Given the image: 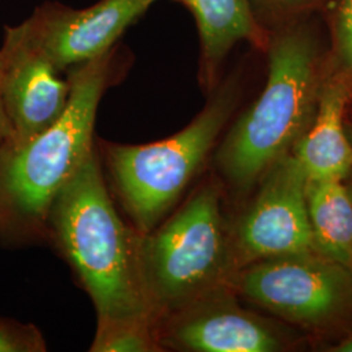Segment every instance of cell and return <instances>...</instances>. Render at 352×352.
<instances>
[{
  "label": "cell",
  "mask_w": 352,
  "mask_h": 352,
  "mask_svg": "<svg viewBox=\"0 0 352 352\" xmlns=\"http://www.w3.org/2000/svg\"><path fill=\"white\" fill-rule=\"evenodd\" d=\"M113 76L111 51L80 64L69 76L62 116L25 144L0 149V243L25 245L49 235L56 196L94 149L98 104Z\"/></svg>",
  "instance_id": "cell-1"
},
{
  "label": "cell",
  "mask_w": 352,
  "mask_h": 352,
  "mask_svg": "<svg viewBox=\"0 0 352 352\" xmlns=\"http://www.w3.org/2000/svg\"><path fill=\"white\" fill-rule=\"evenodd\" d=\"M49 235L75 269L98 322L155 324L141 274V232L118 213L96 148L52 204Z\"/></svg>",
  "instance_id": "cell-2"
},
{
  "label": "cell",
  "mask_w": 352,
  "mask_h": 352,
  "mask_svg": "<svg viewBox=\"0 0 352 352\" xmlns=\"http://www.w3.org/2000/svg\"><path fill=\"white\" fill-rule=\"evenodd\" d=\"M267 65L263 93L231 126L215 154L221 175L236 193L248 192L289 154L318 101V55L308 34L291 32L278 38Z\"/></svg>",
  "instance_id": "cell-3"
},
{
  "label": "cell",
  "mask_w": 352,
  "mask_h": 352,
  "mask_svg": "<svg viewBox=\"0 0 352 352\" xmlns=\"http://www.w3.org/2000/svg\"><path fill=\"white\" fill-rule=\"evenodd\" d=\"M140 263L155 324L217 291L231 289L236 266L217 182L201 184L175 213L140 235Z\"/></svg>",
  "instance_id": "cell-4"
},
{
  "label": "cell",
  "mask_w": 352,
  "mask_h": 352,
  "mask_svg": "<svg viewBox=\"0 0 352 352\" xmlns=\"http://www.w3.org/2000/svg\"><path fill=\"white\" fill-rule=\"evenodd\" d=\"M235 104V88L225 87L168 139L145 145L104 144L116 195L139 232H149L171 213L206 162Z\"/></svg>",
  "instance_id": "cell-5"
},
{
  "label": "cell",
  "mask_w": 352,
  "mask_h": 352,
  "mask_svg": "<svg viewBox=\"0 0 352 352\" xmlns=\"http://www.w3.org/2000/svg\"><path fill=\"white\" fill-rule=\"evenodd\" d=\"M231 289L304 329L330 330L352 322V267L318 252L247 265L232 278Z\"/></svg>",
  "instance_id": "cell-6"
},
{
  "label": "cell",
  "mask_w": 352,
  "mask_h": 352,
  "mask_svg": "<svg viewBox=\"0 0 352 352\" xmlns=\"http://www.w3.org/2000/svg\"><path fill=\"white\" fill-rule=\"evenodd\" d=\"M258 192L230 226L236 272L247 265L316 252L308 212L307 176L292 154L273 164Z\"/></svg>",
  "instance_id": "cell-7"
},
{
  "label": "cell",
  "mask_w": 352,
  "mask_h": 352,
  "mask_svg": "<svg viewBox=\"0 0 352 352\" xmlns=\"http://www.w3.org/2000/svg\"><path fill=\"white\" fill-rule=\"evenodd\" d=\"M1 97L19 146L50 128L64 113L71 84L41 49L28 21L6 26L0 47Z\"/></svg>",
  "instance_id": "cell-8"
},
{
  "label": "cell",
  "mask_w": 352,
  "mask_h": 352,
  "mask_svg": "<svg viewBox=\"0 0 352 352\" xmlns=\"http://www.w3.org/2000/svg\"><path fill=\"white\" fill-rule=\"evenodd\" d=\"M155 334L162 351L278 352L291 344L276 324L243 308L232 289L161 318Z\"/></svg>",
  "instance_id": "cell-9"
},
{
  "label": "cell",
  "mask_w": 352,
  "mask_h": 352,
  "mask_svg": "<svg viewBox=\"0 0 352 352\" xmlns=\"http://www.w3.org/2000/svg\"><path fill=\"white\" fill-rule=\"evenodd\" d=\"M157 0H101L85 10L56 4L38 8L26 21L59 71L97 59Z\"/></svg>",
  "instance_id": "cell-10"
},
{
  "label": "cell",
  "mask_w": 352,
  "mask_h": 352,
  "mask_svg": "<svg viewBox=\"0 0 352 352\" xmlns=\"http://www.w3.org/2000/svg\"><path fill=\"white\" fill-rule=\"evenodd\" d=\"M350 76L344 72L321 85L315 115L291 151L307 180H344L351 173L352 142L344 126Z\"/></svg>",
  "instance_id": "cell-11"
},
{
  "label": "cell",
  "mask_w": 352,
  "mask_h": 352,
  "mask_svg": "<svg viewBox=\"0 0 352 352\" xmlns=\"http://www.w3.org/2000/svg\"><path fill=\"white\" fill-rule=\"evenodd\" d=\"M307 212L315 251L352 267V192L343 180H307Z\"/></svg>",
  "instance_id": "cell-12"
},
{
  "label": "cell",
  "mask_w": 352,
  "mask_h": 352,
  "mask_svg": "<svg viewBox=\"0 0 352 352\" xmlns=\"http://www.w3.org/2000/svg\"><path fill=\"white\" fill-rule=\"evenodd\" d=\"M196 19L205 78L213 77L228 51L256 36L251 0H180Z\"/></svg>",
  "instance_id": "cell-13"
},
{
  "label": "cell",
  "mask_w": 352,
  "mask_h": 352,
  "mask_svg": "<svg viewBox=\"0 0 352 352\" xmlns=\"http://www.w3.org/2000/svg\"><path fill=\"white\" fill-rule=\"evenodd\" d=\"M93 352L162 351L155 334V324L149 321H102L97 324L91 343Z\"/></svg>",
  "instance_id": "cell-14"
},
{
  "label": "cell",
  "mask_w": 352,
  "mask_h": 352,
  "mask_svg": "<svg viewBox=\"0 0 352 352\" xmlns=\"http://www.w3.org/2000/svg\"><path fill=\"white\" fill-rule=\"evenodd\" d=\"M46 343L37 327L0 317V352H41Z\"/></svg>",
  "instance_id": "cell-15"
},
{
  "label": "cell",
  "mask_w": 352,
  "mask_h": 352,
  "mask_svg": "<svg viewBox=\"0 0 352 352\" xmlns=\"http://www.w3.org/2000/svg\"><path fill=\"white\" fill-rule=\"evenodd\" d=\"M337 49L346 74L352 75V0H342L337 17Z\"/></svg>",
  "instance_id": "cell-16"
},
{
  "label": "cell",
  "mask_w": 352,
  "mask_h": 352,
  "mask_svg": "<svg viewBox=\"0 0 352 352\" xmlns=\"http://www.w3.org/2000/svg\"><path fill=\"white\" fill-rule=\"evenodd\" d=\"M12 138V131H11V124L7 118L4 103H3V97H1V56H0V149L11 141Z\"/></svg>",
  "instance_id": "cell-17"
},
{
  "label": "cell",
  "mask_w": 352,
  "mask_h": 352,
  "mask_svg": "<svg viewBox=\"0 0 352 352\" xmlns=\"http://www.w3.org/2000/svg\"><path fill=\"white\" fill-rule=\"evenodd\" d=\"M333 352H352V333L349 334L344 340L336 344L333 349H330Z\"/></svg>",
  "instance_id": "cell-18"
},
{
  "label": "cell",
  "mask_w": 352,
  "mask_h": 352,
  "mask_svg": "<svg viewBox=\"0 0 352 352\" xmlns=\"http://www.w3.org/2000/svg\"><path fill=\"white\" fill-rule=\"evenodd\" d=\"M279 3H283V4H287V6H292V4H300L305 0H277Z\"/></svg>",
  "instance_id": "cell-19"
},
{
  "label": "cell",
  "mask_w": 352,
  "mask_h": 352,
  "mask_svg": "<svg viewBox=\"0 0 352 352\" xmlns=\"http://www.w3.org/2000/svg\"><path fill=\"white\" fill-rule=\"evenodd\" d=\"M349 136H350V139H351L352 142V131H350V132H349Z\"/></svg>",
  "instance_id": "cell-20"
}]
</instances>
